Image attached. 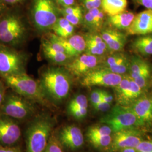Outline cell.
Listing matches in <instances>:
<instances>
[{
    "mask_svg": "<svg viewBox=\"0 0 152 152\" xmlns=\"http://www.w3.org/2000/svg\"><path fill=\"white\" fill-rule=\"evenodd\" d=\"M68 71L59 67H49L42 71L38 82L45 99L59 103L69 95L71 76Z\"/></svg>",
    "mask_w": 152,
    "mask_h": 152,
    "instance_id": "6da1fadb",
    "label": "cell"
},
{
    "mask_svg": "<svg viewBox=\"0 0 152 152\" xmlns=\"http://www.w3.org/2000/svg\"><path fill=\"white\" fill-rule=\"evenodd\" d=\"M54 125L46 114H39L29 124L26 132V152H44Z\"/></svg>",
    "mask_w": 152,
    "mask_h": 152,
    "instance_id": "7a4b0ae2",
    "label": "cell"
},
{
    "mask_svg": "<svg viewBox=\"0 0 152 152\" xmlns=\"http://www.w3.org/2000/svg\"><path fill=\"white\" fill-rule=\"evenodd\" d=\"M34 102L15 92L6 93L0 107V113L15 120H24L36 112Z\"/></svg>",
    "mask_w": 152,
    "mask_h": 152,
    "instance_id": "3957f363",
    "label": "cell"
},
{
    "mask_svg": "<svg viewBox=\"0 0 152 152\" xmlns=\"http://www.w3.org/2000/svg\"><path fill=\"white\" fill-rule=\"evenodd\" d=\"M58 9L54 0H33L31 10L34 27L39 32H46L59 19Z\"/></svg>",
    "mask_w": 152,
    "mask_h": 152,
    "instance_id": "277c9868",
    "label": "cell"
},
{
    "mask_svg": "<svg viewBox=\"0 0 152 152\" xmlns=\"http://www.w3.org/2000/svg\"><path fill=\"white\" fill-rule=\"evenodd\" d=\"M6 85L14 92L34 102L43 104L45 98L38 82L26 73L4 77Z\"/></svg>",
    "mask_w": 152,
    "mask_h": 152,
    "instance_id": "5b68a950",
    "label": "cell"
},
{
    "mask_svg": "<svg viewBox=\"0 0 152 152\" xmlns=\"http://www.w3.org/2000/svg\"><path fill=\"white\" fill-rule=\"evenodd\" d=\"M100 122L108 125L114 132L128 129H136L137 127L144 125L130 107L118 104L103 117Z\"/></svg>",
    "mask_w": 152,
    "mask_h": 152,
    "instance_id": "8992f818",
    "label": "cell"
},
{
    "mask_svg": "<svg viewBox=\"0 0 152 152\" xmlns=\"http://www.w3.org/2000/svg\"><path fill=\"white\" fill-rule=\"evenodd\" d=\"M27 28L19 16L9 14L0 19V42L9 46H18L24 41Z\"/></svg>",
    "mask_w": 152,
    "mask_h": 152,
    "instance_id": "52a82bcc",
    "label": "cell"
},
{
    "mask_svg": "<svg viewBox=\"0 0 152 152\" xmlns=\"http://www.w3.org/2000/svg\"><path fill=\"white\" fill-rule=\"evenodd\" d=\"M27 57L26 55L0 44V75L2 77L26 73Z\"/></svg>",
    "mask_w": 152,
    "mask_h": 152,
    "instance_id": "ba28073f",
    "label": "cell"
},
{
    "mask_svg": "<svg viewBox=\"0 0 152 152\" xmlns=\"http://www.w3.org/2000/svg\"><path fill=\"white\" fill-rule=\"evenodd\" d=\"M124 76L113 73L103 67H98L83 77L81 85L85 87L117 86Z\"/></svg>",
    "mask_w": 152,
    "mask_h": 152,
    "instance_id": "9c48e42d",
    "label": "cell"
},
{
    "mask_svg": "<svg viewBox=\"0 0 152 152\" xmlns=\"http://www.w3.org/2000/svg\"><path fill=\"white\" fill-rule=\"evenodd\" d=\"M102 61L99 56L85 53L67 63L65 68L71 75L77 77H83L98 68V65Z\"/></svg>",
    "mask_w": 152,
    "mask_h": 152,
    "instance_id": "30bf717a",
    "label": "cell"
},
{
    "mask_svg": "<svg viewBox=\"0 0 152 152\" xmlns=\"http://www.w3.org/2000/svg\"><path fill=\"white\" fill-rule=\"evenodd\" d=\"M21 129L15 120L0 113V145L11 146L20 140Z\"/></svg>",
    "mask_w": 152,
    "mask_h": 152,
    "instance_id": "8fae6325",
    "label": "cell"
},
{
    "mask_svg": "<svg viewBox=\"0 0 152 152\" xmlns=\"http://www.w3.org/2000/svg\"><path fill=\"white\" fill-rule=\"evenodd\" d=\"M142 141L141 133L136 129H125L114 132L110 148L112 152L128 148H136Z\"/></svg>",
    "mask_w": 152,
    "mask_h": 152,
    "instance_id": "7c38bea8",
    "label": "cell"
},
{
    "mask_svg": "<svg viewBox=\"0 0 152 152\" xmlns=\"http://www.w3.org/2000/svg\"><path fill=\"white\" fill-rule=\"evenodd\" d=\"M57 138L62 145L71 150L80 148L84 142L81 129L74 125L66 126L61 128Z\"/></svg>",
    "mask_w": 152,
    "mask_h": 152,
    "instance_id": "4fadbf2b",
    "label": "cell"
},
{
    "mask_svg": "<svg viewBox=\"0 0 152 152\" xmlns=\"http://www.w3.org/2000/svg\"><path fill=\"white\" fill-rule=\"evenodd\" d=\"M130 35L144 36L152 33V10H148L137 14L131 24L126 29Z\"/></svg>",
    "mask_w": 152,
    "mask_h": 152,
    "instance_id": "5bb4252c",
    "label": "cell"
},
{
    "mask_svg": "<svg viewBox=\"0 0 152 152\" xmlns=\"http://www.w3.org/2000/svg\"><path fill=\"white\" fill-rule=\"evenodd\" d=\"M56 38L65 50V52L71 58H77L85 51L86 41L85 38L79 34H73L67 38L56 36Z\"/></svg>",
    "mask_w": 152,
    "mask_h": 152,
    "instance_id": "9a60e30c",
    "label": "cell"
},
{
    "mask_svg": "<svg viewBox=\"0 0 152 152\" xmlns=\"http://www.w3.org/2000/svg\"><path fill=\"white\" fill-rule=\"evenodd\" d=\"M100 36L110 51L121 52L124 49L127 38L120 31L113 28L105 29L102 31Z\"/></svg>",
    "mask_w": 152,
    "mask_h": 152,
    "instance_id": "2e32d148",
    "label": "cell"
},
{
    "mask_svg": "<svg viewBox=\"0 0 152 152\" xmlns=\"http://www.w3.org/2000/svg\"><path fill=\"white\" fill-rule=\"evenodd\" d=\"M130 107L144 125L152 120V99L146 96H141L132 103Z\"/></svg>",
    "mask_w": 152,
    "mask_h": 152,
    "instance_id": "e0dca14e",
    "label": "cell"
},
{
    "mask_svg": "<svg viewBox=\"0 0 152 152\" xmlns=\"http://www.w3.org/2000/svg\"><path fill=\"white\" fill-rule=\"evenodd\" d=\"M131 79L129 75H124L120 83L114 87L115 99L118 105L127 106L131 104L129 99Z\"/></svg>",
    "mask_w": 152,
    "mask_h": 152,
    "instance_id": "ac0fdd59",
    "label": "cell"
},
{
    "mask_svg": "<svg viewBox=\"0 0 152 152\" xmlns=\"http://www.w3.org/2000/svg\"><path fill=\"white\" fill-rule=\"evenodd\" d=\"M135 17L134 13L125 11L113 16H109L107 22L110 27L115 29H127L130 26Z\"/></svg>",
    "mask_w": 152,
    "mask_h": 152,
    "instance_id": "d6986e66",
    "label": "cell"
},
{
    "mask_svg": "<svg viewBox=\"0 0 152 152\" xmlns=\"http://www.w3.org/2000/svg\"><path fill=\"white\" fill-rule=\"evenodd\" d=\"M42 51L44 56L55 64H66L71 60V56L64 53L58 52L51 48L43 40L41 43Z\"/></svg>",
    "mask_w": 152,
    "mask_h": 152,
    "instance_id": "ffe728a7",
    "label": "cell"
},
{
    "mask_svg": "<svg viewBox=\"0 0 152 152\" xmlns=\"http://www.w3.org/2000/svg\"><path fill=\"white\" fill-rule=\"evenodd\" d=\"M131 48L135 53L143 56L152 55V34L138 37L131 44Z\"/></svg>",
    "mask_w": 152,
    "mask_h": 152,
    "instance_id": "44dd1931",
    "label": "cell"
},
{
    "mask_svg": "<svg viewBox=\"0 0 152 152\" xmlns=\"http://www.w3.org/2000/svg\"><path fill=\"white\" fill-rule=\"evenodd\" d=\"M127 0H102V10L109 16H113L126 11Z\"/></svg>",
    "mask_w": 152,
    "mask_h": 152,
    "instance_id": "7402d4cb",
    "label": "cell"
},
{
    "mask_svg": "<svg viewBox=\"0 0 152 152\" xmlns=\"http://www.w3.org/2000/svg\"><path fill=\"white\" fill-rule=\"evenodd\" d=\"M55 34L61 38H67L72 36L75 32V26L64 17L59 18L52 28Z\"/></svg>",
    "mask_w": 152,
    "mask_h": 152,
    "instance_id": "603a6c76",
    "label": "cell"
},
{
    "mask_svg": "<svg viewBox=\"0 0 152 152\" xmlns=\"http://www.w3.org/2000/svg\"><path fill=\"white\" fill-rule=\"evenodd\" d=\"M149 68L150 66L145 60L140 57L134 56L130 59L128 75L132 80H134Z\"/></svg>",
    "mask_w": 152,
    "mask_h": 152,
    "instance_id": "cb8c5ba5",
    "label": "cell"
},
{
    "mask_svg": "<svg viewBox=\"0 0 152 152\" xmlns=\"http://www.w3.org/2000/svg\"><path fill=\"white\" fill-rule=\"evenodd\" d=\"M130 59L128 58L127 55L121 52L115 53L112 55L109 56L105 60L102 61V65L101 67L104 68H109L112 66L119 65L120 64L125 62Z\"/></svg>",
    "mask_w": 152,
    "mask_h": 152,
    "instance_id": "d4e9b609",
    "label": "cell"
},
{
    "mask_svg": "<svg viewBox=\"0 0 152 152\" xmlns=\"http://www.w3.org/2000/svg\"><path fill=\"white\" fill-rule=\"evenodd\" d=\"M112 129L108 125H104L94 126L90 127L87 131L88 138L97 136L110 135L112 132Z\"/></svg>",
    "mask_w": 152,
    "mask_h": 152,
    "instance_id": "484cf974",
    "label": "cell"
},
{
    "mask_svg": "<svg viewBox=\"0 0 152 152\" xmlns=\"http://www.w3.org/2000/svg\"><path fill=\"white\" fill-rule=\"evenodd\" d=\"M88 101L84 95H78L73 98L68 105V111L75 109L87 108Z\"/></svg>",
    "mask_w": 152,
    "mask_h": 152,
    "instance_id": "4316f807",
    "label": "cell"
},
{
    "mask_svg": "<svg viewBox=\"0 0 152 152\" xmlns=\"http://www.w3.org/2000/svg\"><path fill=\"white\" fill-rule=\"evenodd\" d=\"M88 139L94 147L99 148L109 147L112 141V137L110 135L93 137L88 138Z\"/></svg>",
    "mask_w": 152,
    "mask_h": 152,
    "instance_id": "83f0119b",
    "label": "cell"
},
{
    "mask_svg": "<svg viewBox=\"0 0 152 152\" xmlns=\"http://www.w3.org/2000/svg\"><path fill=\"white\" fill-rule=\"evenodd\" d=\"M84 38L85 39L86 42L98 46L102 49L105 50V51L108 50L107 45L104 41L100 35H98L96 34H88Z\"/></svg>",
    "mask_w": 152,
    "mask_h": 152,
    "instance_id": "f1b7e54d",
    "label": "cell"
},
{
    "mask_svg": "<svg viewBox=\"0 0 152 152\" xmlns=\"http://www.w3.org/2000/svg\"><path fill=\"white\" fill-rule=\"evenodd\" d=\"M88 11L92 14V16L94 18L96 30L100 29L103 24L104 18V11L102 10H100L99 8H96V7H94Z\"/></svg>",
    "mask_w": 152,
    "mask_h": 152,
    "instance_id": "f546056e",
    "label": "cell"
},
{
    "mask_svg": "<svg viewBox=\"0 0 152 152\" xmlns=\"http://www.w3.org/2000/svg\"><path fill=\"white\" fill-rule=\"evenodd\" d=\"M61 146L62 145L56 137L50 136L44 152H63Z\"/></svg>",
    "mask_w": 152,
    "mask_h": 152,
    "instance_id": "4dcf8cb0",
    "label": "cell"
},
{
    "mask_svg": "<svg viewBox=\"0 0 152 152\" xmlns=\"http://www.w3.org/2000/svg\"><path fill=\"white\" fill-rule=\"evenodd\" d=\"M151 68H149L146 69L144 72H142L141 75L138 76L136 78L133 80L142 90L147 88L151 77Z\"/></svg>",
    "mask_w": 152,
    "mask_h": 152,
    "instance_id": "1f68e13d",
    "label": "cell"
},
{
    "mask_svg": "<svg viewBox=\"0 0 152 152\" xmlns=\"http://www.w3.org/2000/svg\"><path fill=\"white\" fill-rule=\"evenodd\" d=\"M63 17H64L68 22L74 26H78L81 23L83 19L82 11L81 10L72 14L64 15H63Z\"/></svg>",
    "mask_w": 152,
    "mask_h": 152,
    "instance_id": "d6a6232c",
    "label": "cell"
},
{
    "mask_svg": "<svg viewBox=\"0 0 152 152\" xmlns=\"http://www.w3.org/2000/svg\"><path fill=\"white\" fill-rule=\"evenodd\" d=\"M106 51H107L102 49L101 48L99 47L98 46L86 42V49H85L86 53L100 56L101 55L104 54Z\"/></svg>",
    "mask_w": 152,
    "mask_h": 152,
    "instance_id": "836d02e7",
    "label": "cell"
},
{
    "mask_svg": "<svg viewBox=\"0 0 152 152\" xmlns=\"http://www.w3.org/2000/svg\"><path fill=\"white\" fill-rule=\"evenodd\" d=\"M102 90L96 89L92 91L90 95V100L93 107L95 106L100 101H102Z\"/></svg>",
    "mask_w": 152,
    "mask_h": 152,
    "instance_id": "e575fe53",
    "label": "cell"
},
{
    "mask_svg": "<svg viewBox=\"0 0 152 152\" xmlns=\"http://www.w3.org/2000/svg\"><path fill=\"white\" fill-rule=\"evenodd\" d=\"M69 113L73 117L81 119L85 117L87 113V108L75 109L68 111Z\"/></svg>",
    "mask_w": 152,
    "mask_h": 152,
    "instance_id": "d590c367",
    "label": "cell"
},
{
    "mask_svg": "<svg viewBox=\"0 0 152 152\" xmlns=\"http://www.w3.org/2000/svg\"><path fill=\"white\" fill-rule=\"evenodd\" d=\"M83 19H84L85 24L87 27L91 29H94L95 31L96 30L94 18L92 16V14L89 11H87V12L85 14V15H84Z\"/></svg>",
    "mask_w": 152,
    "mask_h": 152,
    "instance_id": "8d00e7d4",
    "label": "cell"
},
{
    "mask_svg": "<svg viewBox=\"0 0 152 152\" xmlns=\"http://www.w3.org/2000/svg\"><path fill=\"white\" fill-rule=\"evenodd\" d=\"M137 151L152 152V141H142L136 148Z\"/></svg>",
    "mask_w": 152,
    "mask_h": 152,
    "instance_id": "74e56055",
    "label": "cell"
},
{
    "mask_svg": "<svg viewBox=\"0 0 152 152\" xmlns=\"http://www.w3.org/2000/svg\"><path fill=\"white\" fill-rule=\"evenodd\" d=\"M82 10L81 7L79 6H71L68 7H64L63 9L61 10V12L63 15H69L73 13H75L77 11Z\"/></svg>",
    "mask_w": 152,
    "mask_h": 152,
    "instance_id": "f35d334b",
    "label": "cell"
},
{
    "mask_svg": "<svg viewBox=\"0 0 152 152\" xmlns=\"http://www.w3.org/2000/svg\"><path fill=\"white\" fill-rule=\"evenodd\" d=\"M96 110L100 112H107L109 110L111 107V104L104 102L103 101H100L94 107Z\"/></svg>",
    "mask_w": 152,
    "mask_h": 152,
    "instance_id": "ab89813d",
    "label": "cell"
},
{
    "mask_svg": "<svg viewBox=\"0 0 152 152\" xmlns=\"http://www.w3.org/2000/svg\"><path fill=\"white\" fill-rule=\"evenodd\" d=\"M0 152H22L19 147L0 145Z\"/></svg>",
    "mask_w": 152,
    "mask_h": 152,
    "instance_id": "60d3db41",
    "label": "cell"
},
{
    "mask_svg": "<svg viewBox=\"0 0 152 152\" xmlns=\"http://www.w3.org/2000/svg\"><path fill=\"white\" fill-rule=\"evenodd\" d=\"M102 100L108 103L112 104L113 100V97L110 93L106 91L102 90Z\"/></svg>",
    "mask_w": 152,
    "mask_h": 152,
    "instance_id": "b9f144b4",
    "label": "cell"
},
{
    "mask_svg": "<svg viewBox=\"0 0 152 152\" xmlns=\"http://www.w3.org/2000/svg\"><path fill=\"white\" fill-rule=\"evenodd\" d=\"M5 86L2 81H0V107L3 102L4 99L5 95Z\"/></svg>",
    "mask_w": 152,
    "mask_h": 152,
    "instance_id": "7bdbcfd3",
    "label": "cell"
},
{
    "mask_svg": "<svg viewBox=\"0 0 152 152\" xmlns=\"http://www.w3.org/2000/svg\"><path fill=\"white\" fill-rule=\"evenodd\" d=\"M137 3L143 6L148 10H152V0H136Z\"/></svg>",
    "mask_w": 152,
    "mask_h": 152,
    "instance_id": "ee69618b",
    "label": "cell"
},
{
    "mask_svg": "<svg viewBox=\"0 0 152 152\" xmlns=\"http://www.w3.org/2000/svg\"><path fill=\"white\" fill-rule=\"evenodd\" d=\"M57 1L59 4L64 7L73 5L75 4V0H57Z\"/></svg>",
    "mask_w": 152,
    "mask_h": 152,
    "instance_id": "f6af8a7d",
    "label": "cell"
},
{
    "mask_svg": "<svg viewBox=\"0 0 152 152\" xmlns=\"http://www.w3.org/2000/svg\"><path fill=\"white\" fill-rule=\"evenodd\" d=\"M83 4L88 10L94 7L93 0H83Z\"/></svg>",
    "mask_w": 152,
    "mask_h": 152,
    "instance_id": "bcb514c9",
    "label": "cell"
},
{
    "mask_svg": "<svg viewBox=\"0 0 152 152\" xmlns=\"http://www.w3.org/2000/svg\"><path fill=\"white\" fill-rule=\"evenodd\" d=\"M3 1H5L7 4L13 5V4H16L18 3H19L22 2L23 0H3Z\"/></svg>",
    "mask_w": 152,
    "mask_h": 152,
    "instance_id": "7dc6e473",
    "label": "cell"
},
{
    "mask_svg": "<svg viewBox=\"0 0 152 152\" xmlns=\"http://www.w3.org/2000/svg\"><path fill=\"white\" fill-rule=\"evenodd\" d=\"M137 151L136 148H125L124 149L121 150V152H137Z\"/></svg>",
    "mask_w": 152,
    "mask_h": 152,
    "instance_id": "c3c4849f",
    "label": "cell"
},
{
    "mask_svg": "<svg viewBox=\"0 0 152 152\" xmlns=\"http://www.w3.org/2000/svg\"><path fill=\"white\" fill-rule=\"evenodd\" d=\"M93 2L94 5V7L99 8L102 5V0H93Z\"/></svg>",
    "mask_w": 152,
    "mask_h": 152,
    "instance_id": "681fc988",
    "label": "cell"
},
{
    "mask_svg": "<svg viewBox=\"0 0 152 152\" xmlns=\"http://www.w3.org/2000/svg\"><path fill=\"white\" fill-rule=\"evenodd\" d=\"M4 4L2 2V0H0V14L2 13V12L4 10Z\"/></svg>",
    "mask_w": 152,
    "mask_h": 152,
    "instance_id": "f907efd6",
    "label": "cell"
},
{
    "mask_svg": "<svg viewBox=\"0 0 152 152\" xmlns=\"http://www.w3.org/2000/svg\"><path fill=\"white\" fill-rule=\"evenodd\" d=\"M139 152H142V151H138Z\"/></svg>",
    "mask_w": 152,
    "mask_h": 152,
    "instance_id": "816d5d0a",
    "label": "cell"
},
{
    "mask_svg": "<svg viewBox=\"0 0 152 152\" xmlns=\"http://www.w3.org/2000/svg\"></svg>",
    "mask_w": 152,
    "mask_h": 152,
    "instance_id": "f5cc1de1",
    "label": "cell"
}]
</instances>
